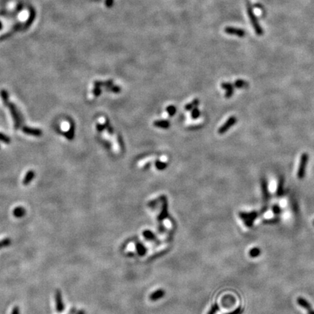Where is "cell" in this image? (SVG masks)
<instances>
[{
	"mask_svg": "<svg viewBox=\"0 0 314 314\" xmlns=\"http://www.w3.org/2000/svg\"><path fill=\"white\" fill-rule=\"evenodd\" d=\"M160 199L161 201V212L157 217V221H158V224H159L160 228H161V223L165 219L169 218V212H168V201L167 199L165 196H160Z\"/></svg>",
	"mask_w": 314,
	"mask_h": 314,
	"instance_id": "1",
	"label": "cell"
},
{
	"mask_svg": "<svg viewBox=\"0 0 314 314\" xmlns=\"http://www.w3.org/2000/svg\"><path fill=\"white\" fill-rule=\"evenodd\" d=\"M260 213L257 212L253 211L251 212H239V217L242 219V221H244V223H245V225L249 228L252 227V224H253V222L255 221V218H257L258 217Z\"/></svg>",
	"mask_w": 314,
	"mask_h": 314,
	"instance_id": "2",
	"label": "cell"
},
{
	"mask_svg": "<svg viewBox=\"0 0 314 314\" xmlns=\"http://www.w3.org/2000/svg\"><path fill=\"white\" fill-rule=\"evenodd\" d=\"M308 160H309V156L308 155V153H304L301 155L300 164L299 167H298V177L299 179L304 178L305 175V171H306L307 164H308Z\"/></svg>",
	"mask_w": 314,
	"mask_h": 314,
	"instance_id": "3",
	"label": "cell"
},
{
	"mask_svg": "<svg viewBox=\"0 0 314 314\" xmlns=\"http://www.w3.org/2000/svg\"><path fill=\"white\" fill-rule=\"evenodd\" d=\"M250 6L251 5H250V4H247V11H248V14H249V16H250L251 23H252V25H253L256 33H257L259 36H260L262 34V30L261 29L260 25L258 24V22H257V19H256L255 15H254L253 12H252V7H251Z\"/></svg>",
	"mask_w": 314,
	"mask_h": 314,
	"instance_id": "4",
	"label": "cell"
},
{
	"mask_svg": "<svg viewBox=\"0 0 314 314\" xmlns=\"http://www.w3.org/2000/svg\"><path fill=\"white\" fill-rule=\"evenodd\" d=\"M236 122H237L236 117H234V116H232V117H230L229 119H228V120H227L226 122L219 128V129H218V133L221 135L224 134V133L226 132L227 131L229 130V129L231 127L234 126Z\"/></svg>",
	"mask_w": 314,
	"mask_h": 314,
	"instance_id": "5",
	"label": "cell"
},
{
	"mask_svg": "<svg viewBox=\"0 0 314 314\" xmlns=\"http://www.w3.org/2000/svg\"><path fill=\"white\" fill-rule=\"evenodd\" d=\"M55 305H56V310L59 313H61L65 310V305L62 300V294H61V290L57 289L55 294Z\"/></svg>",
	"mask_w": 314,
	"mask_h": 314,
	"instance_id": "6",
	"label": "cell"
},
{
	"mask_svg": "<svg viewBox=\"0 0 314 314\" xmlns=\"http://www.w3.org/2000/svg\"><path fill=\"white\" fill-rule=\"evenodd\" d=\"M261 188H262V196H263L264 201H268L270 197L268 192V182L265 177L261 178Z\"/></svg>",
	"mask_w": 314,
	"mask_h": 314,
	"instance_id": "7",
	"label": "cell"
},
{
	"mask_svg": "<svg viewBox=\"0 0 314 314\" xmlns=\"http://www.w3.org/2000/svg\"><path fill=\"white\" fill-rule=\"evenodd\" d=\"M165 295H166V292H165L164 289H157L149 295V299L150 300H151V301H153V302L157 301V300L163 298L165 296Z\"/></svg>",
	"mask_w": 314,
	"mask_h": 314,
	"instance_id": "8",
	"label": "cell"
},
{
	"mask_svg": "<svg viewBox=\"0 0 314 314\" xmlns=\"http://www.w3.org/2000/svg\"><path fill=\"white\" fill-rule=\"evenodd\" d=\"M221 87L226 90V94L225 97L227 98H231L234 93V89H233V84L228 82H223L221 84Z\"/></svg>",
	"mask_w": 314,
	"mask_h": 314,
	"instance_id": "9",
	"label": "cell"
},
{
	"mask_svg": "<svg viewBox=\"0 0 314 314\" xmlns=\"http://www.w3.org/2000/svg\"><path fill=\"white\" fill-rule=\"evenodd\" d=\"M135 250L138 255L143 256L147 253V247H146L142 242L137 241L135 243Z\"/></svg>",
	"mask_w": 314,
	"mask_h": 314,
	"instance_id": "10",
	"label": "cell"
},
{
	"mask_svg": "<svg viewBox=\"0 0 314 314\" xmlns=\"http://www.w3.org/2000/svg\"><path fill=\"white\" fill-rule=\"evenodd\" d=\"M143 236L146 240L150 241H156L157 238L156 235L150 230H145L143 231Z\"/></svg>",
	"mask_w": 314,
	"mask_h": 314,
	"instance_id": "11",
	"label": "cell"
},
{
	"mask_svg": "<svg viewBox=\"0 0 314 314\" xmlns=\"http://www.w3.org/2000/svg\"><path fill=\"white\" fill-rule=\"evenodd\" d=\"M153 125L161 129H168L170 127V123L167 120H156L153 122Z\"/></svg>",
	"mask_w": 314,
	"mask_h": 314,
	"instance_id": "12",
	"label": "cell"
},
{
	"mask_svg": "<svg viewBox=\"0 0 314 314\" xmlns=\"http://www.w3.org/2000/svg\"><path fill=\"white\" fill-rule=\"evenodd\" d=\"M284 179L283 176H280L279 179V182H278L277 191H276V194L278 196H281L284 194Z\"/></svg>",
	"mask_w": 314,
	"mask_h": 314,
	"instance_id": "13",
	"label": "cell"
},
{
	"mask_svg": "<svg viewBox=\"0 0 314 314\" xmlns=\"http://www.w3.org/2000/svg\"><path fill=\"white\" fill-rule=\"evenodd\" d=\"M26 211L23 207L22 206H18V207H15L13 210V215L17 218H23L25 215Z\"/></svg>",
	"mask_w": 314,
	"mask_h": 314,
	"instance_id": "14",
	"label": "cell"
},
{
	"mask_svg": "<svg viewBox=\"0 0 314 314\" xmlns=\"http://www.w3.org/2000/svg\"><path fill=\"white\" fill-rule=\"evenodd\" d=\"M234 87L238 89H246L249 87V83L243 79H237L234 82Z\"/></svg>",
	"mask_w": 314,
	"mask_h": 314,
	"instance_id": "15",
	"label": "cell"
},
{
	"mask_svg": "<svg viewBox=\"0 0 314 314\" xmlns=\"http://www.w3.org/2000/svg\"><path fill=\"white\" fill-rule=\"evenodd\" d=\"M298 303L299 304L300 306L303 307L305 309L309 310L311 309V305H310V303H308L307 300H305L304 298H298Z\"/></svg>",
	"mask_w": 314,
	"mask_h": 314,
	"instance_id": "16",
	"label": "cell"
},
{
	"mask_svg": "<svg viewBox=\"0 0 314 314\" xmlns=\"http://www.w3.org/2000/svg\"><path fill=\"white\" fill-rule=\"evenodd\" d=\"M199 100H198V99H195V100H193L191 103L187 104V105H185V110L191 111L193 108H194L195 107H197L198 105H199Z\"/></svg>",
	"mask_w": 314,
	"mask_h": 314,
	"instance_id": "17",
	"label": "cell"
},
{
	"mask_svg": "<svg viewBox=\"0 0 314 314\" xmlns=\"http://www.w3.org/2000/svg\"><path fill=\"white\" fill-rule=\"evenodd\" d=\"M228 31V33L229 34H235L236 35L238 36V37H244V36L245 32L244 31L241 29H234V28H231V29H228L226 31Z\"/></svg>",
	"mask_w": 314,
	"mask_h": 314,
	"instance_id": "18",
	"label": "cell"
},
{
	"mask_svg": "<svg viewBox=\"0 0 314 314\" xmlns=\"http://www.w3.org/2000/svg\"><path fill=\"white\" fill-rule=\"evenodd\" d=\"M155 166H156V167L157 168V170H164L166 169V167H167V164L166 162H164V161H156V162H155Z\"/></svg>",
	"mask_w": 314,
	"mask_h": 314,
	"instance_id": "19",
	"label": "cell"
},
{
	"mask_svg": "<svg viewBox=\"0 0 314 314\" xmlns=\"http://www.w3.org/2000/svg\"><path fill=\"white\" fill-rule=\"evenodd\" d=\"M10 244H11V240H10V238H4L3 240L0 241V249L8 247V246L10 245Z\"/></svg>",
	"mask_w": 314,
	"mask_h": 314,
	"instance_id": "20",
	"label": "cell"
},
{
	"mask_svg": "<svg viewBox=\"0 0 314 314\" xmlns=\"http://www.w3.org/2000/svg\"><path fill=\"white\" fill-rule=\"evenodd\" d=\"M260 254V250L259 248H253L249 252V255H250L252 257H257Z\"/></svg>",
	"mask_w": 314,
	"mask_h": 314,
	"instance_id": "21",
	"label": "cell"
},
{
	"mask_svg": "<svg viewBox=\"0 0 314 314\" xmlns=\"http://www.w3.org/2000/svg\"><path fill=\"white\" fill-rule=\"evenodd\" d=\"M166 111L170 117H172L176 114V108L174 105H170V106L167 107Z\"/></svg>",
	"mask_w": 314,
	"mask_h": 314,
	"instance_id": "22",
	"label": "cell"
},
{
	"mask_svg": "<svg viewBox=\"0 0 314 314\" xmlns=\"http://www.w3.org/2000/svg\"><path fill=\"white\" fill-rule=\"evenodd\" d=\"M33 177H34V173H33V172H28V173L27 174L26 176H25L24 180H23V183L24 184V185H27V184L29 183V182H31V180H32V178H33Z\"/></svg>",
	"mask_w": 314,
	"mask_h": 314,
	"instance_id": "23",
	"label": "cell"
},
{
	"mask_svg": "<svg viewBox=\"0 0 314 314\" xmlns=\"http://www.w3.org/2000/svg\"><path fill=\"white\" fill-rule=\"evenodd\" d=\"M199 116H200V111H199V108H198L197 107H195L194 108H193L192 112H191L192 119H198V118L199 117Z\"/></svg>",
	"mask_w": 314,
	"mask_h": 314,
	"instance_id": "24",
	"label": "cell"
},
{
	"mask_svg": "<svg viewBox=\"0 0 314 314\" xmlns=\"http://www.w3.org/2000/svg\"><path fill=\"white\" fill-rule=\"evenodd\" d=\"M106 90H108V91L112 92V93H119V92L121 91V88L119 87V86H114V85H111V86L108 87H106Z\"/></svg>",
	"mask_w": 314,
	"mask_h": 314,
	"instance_id": "25",
	"label": "cell"
},
{
	"mask_svg": "<svg viewBox=\"0 0 314 314\" xmlns=\"http://www.w3.org/2000/svg\"><path fill=\"white\" fill-rule=\"evenodd\" d=\"M218 310H219V305H218V303H215V304L211 307L210 310H209L207 314H216L217 312L218 311Z\"/></svg>",
	"mask_w": 314,
	"mask_h": 314,
	"instance_id": "26",
	"label": "cell"
},
{
	"mask_svg": "<svg viewBox=\"0 0 314 314\" xmlns=\"http://www.w3.org/2000/svg\"><path fill=\"white\" fill-rule=\"evenodd\" d=\"M279 222V219L277 218H272V219H268V220H264L262 221V223L264 224H275V223H277Z\"/></svg>",
	"mask_w": 314,
	"mask_h": 314,
	"instance_id": "27",
	"label": "cell"
},
{
	"mask_svg": "<svg viewBox=\"0 0 314 314\" xmlns=\"http://www.w3.org/2000/svg\"><path fill=\"white\" fill-rule=\"evenodd\" d=\"M107 122H108V121H106V122H105V123H104L103 124H97L96 127H97V129H98V131H99V132H101V131H103V129H106Z\"/></svg>",
	"mask_w": 314,
	"mask_h": 314,
	"instance_id": "28",
	"label": "cell"
},
{
	"mask_svg": "<svg viewBox=\"0 0 314 314\" xmlns=\"http://www.w3.org/2000/svg\"><path fill=\"white\" fill-rule=\"evenodd\" d=\"M69 314H86L84 310H80L78 311H76V309L75 308H73L72 309L69 311Z\"/></svg>",
	"mask_w": 314,
	"mask_h": 314,
	"instance_id": "29",
	"label": "cell"
},
{
	"mask_svg": "<svg viewBox=\"0 0 314 314\" xmlns=\"http://www.w3.org/2000/svg\"><path fill=\"white\" fill-rule=\"evenodd\" d=\"M101 93V90H100V87L95 86V88L93 90V94L95 97H98L100 95Z\"/></svg>",
	"mask_w": 314,
	"mask_h": 314,
	"instance_id": "30",
	"label": "cell"
},
{
	"mask_svg": "<svg viewBox=\"0 0 314 314\" xmlns=\"http://www.w3.org/2000/svg\"><path fill=\"white\" fill-rule=\"evenodd\" d=\"M272 210H273V212H274V213L275 215H279V214H280V213L281 212V208H280V206H278V205H274V206H273Z\"/></svg>",
	"mask_w": 314,
	"mask_h": 314,
	"instance_id": "31",
	"label": "cell"
},
{
	"mask_svg": "<svg viewBox=\"0 0 314 314\" xmlns=\"http://www.w3.org/2000/svg\"><path fill=\"white\" fill-rule=\"evenodd\" d=\"M242 312H243V309H242L241 307H238V308H237L236 309L233 310V311L230 312V313H228L226 314H241Z\"/></svg>",
	"mask_w": 314,
	"mask_h": 314,
	"instance_id": "32",
	"label": "cell"
},
{
	"mask_svg": "<svg viewBox=\"0 0 314 314\" xmlns=\"http://www.w3.org/2000/svg\"><path fill=\"white\" fill-rule=\"evenodd\" d=\"M11 314H20V309L18 306H15L13 308V311H12Z\"/></svg>",
	"mask_w": 314,
	"mask_h": 314,
	"instance_id": "33",
	"label": "cell"
},
{
	"mask_svg": "<svg viewBox=\"0 0 314 314\" xmlns=\"http://www.w3.org/2000/svg\"><path fill=\"white\" fill-rule=\"evenodd\" d=\"M308 314H314V310H313L312 309H310L308 310Z\"/></svg>",
	"mask_w": 314,
	"mask_h": 314,
	"instance_id": "34",
	"label": "cell"
},
{
	"mask_svg": "<svg viewBox=\"0 0 314 314\" xmlns=\"http://www.w3.org/2000/svg\"><path fill=\"white\" fill-rule=\"evenodd\" d=\"M313 225H314V221H313Z\"/></svg>",
	"mask_w": 314,
	"mask_h": 314,
	"instance_id": "35",
	"label": "cell"
}]
</instances>
